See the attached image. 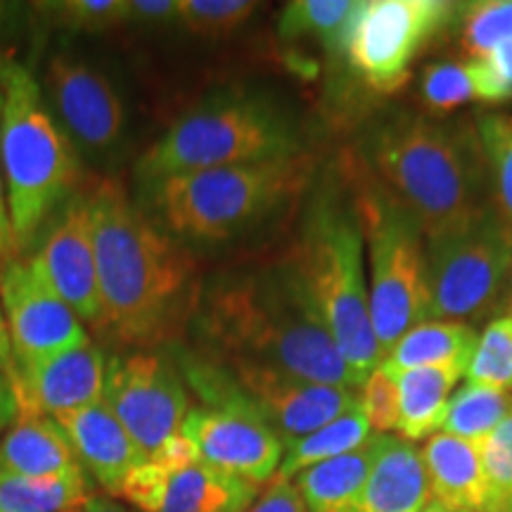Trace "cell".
I'll return each instance as SVG.
<instances>
[{
    "mask_svg": "<svg viewBox=\"0 0 512 512\" xmlns=\"http://www.w3.org/2000/svg\"><path fill=\"white\" fill-rule=\"evenodd\" d=\"M181 434L195 444L202 463L256 486L271 482L283 463V441L256 408H190Z\"/></svg>",
    "mask_w": 512,
    "mask_h": 512,
    "instance_id": "cell-15",
    "label": "cell"
},
{
    "mask_svg": "<svg viewBox=\"0 0 512 512\" xmlns=\"http://www.w3.org/2000/svg\"><path fill=\"white\" fill-rule=\"evenodd\" d=\"M0 373L8 377L12 389L17 387L19 382V366L15 358V349H12V339L8 332V323H5L3 306H0Z\"/></svg>",
    "mask_w": 512,
    "mask_h": 512,
    "instance_id": "cell-40",
    "label": "cell"
},
{
    "mask_svg": "<svg viewBox=\"0 0 512 512\" xmlns=\"http://www.w3.org/2000/svg\"><path fill=\"white\" fill-rule=\"evenodd\" d=\"M465 375L467 382L512 389V316L496 318L486 325Z\"/></svg>",
    "mask_w": 512,
    "mask_h": 512,
    "instance_id": "cell-32",
    "label": "cell"
},
{
    "mask_svg": "<svg viewBox=\"0 0 512 512\" xmlns=\"http://www.w3.org/2000/svg\"><path fill=\"white\" fill-rule=\"evenodd\" d=\"M219 361V358H216ZM283 446L309 437L361 403L356 389L302 380L245 361H221Z\"/></svg>",
    "mask_w": 512,
    "mask_h": 512,
    "instance_id": "cell-13",
    "label": "cell"
},
{
    "mask_svg": "<svg viewBox=\"0 0 512 512\" xmlns=\"http://www.w3.org/2000/svg\"><path fill=\"white\" fill-rule=\"evenodd\" d=\"M477 133L489 169L491 200L512 228V114H484Z\"/></svg>",
    "mask_w": 512,
    "mask_h": 512,
    "instance_id": "cell-31",
    "label": "cell"
},
{
    "mask_svg": "<svg viewBox=\"0 0 512 512\" xmlns=\"http://www.w3.org/2000/svg\"><path fill=\"white\" fill-rule=\"evenodd\" d=\"M0 105H3V95H0ZM3 164H0V254L8 252L12 247V228H10V214H8V197H5V190H3Z\"/></svg>",
    "mask_w": 512,
    "mask_h": 512,
    "instance_id": "cell-42",
    "label": "cell"
},
{
    "mask_svg": "<svg viewBox=\"0 0 512 512\" xmlns=\"http://www.w3.org/2000/svg\"><path fill=\"white\" fill-rule=\"evenodd\" d=\"M512 411L510 389L486 387V384L467 382L448 401L444 434L472 441H482L496 430Z\"/></svg>",
    "mask_w": 512,
    "mask_h": 512,
    "instance_id": "cell-30",
    "label": "cell"
},
{
    "mask_svg": "<svg viewBox=\"0 0 512 512\" xmlns=\"http://www.w3.org/2000/svg\"><path fill=\"white\" fill-rule=\"evenodd\" d=\"M105 328L124 342L147 344L162 335L190 278V261L124 185L102 181L86 197Z\"/></svg>",
    "mask_w": 512,
    "mask_h": 512,
    "instance_id": "cell-3",
    "label": "cell"
},
{
    "mask_svg": "<svg viewBox=\"0 0 512 512\" xmlns=\"http://www.w3.org/2000/svg\"><path fill=\"white\" fill-rule=\"evenodd\" d=\"M79 467L67 434L48 415L17 418L0 437V475L50 477Z\"/></svg>",
    "mask_w": 512,
    "mask_h": 512,
    "instance_id": "cell-23",
    "label": "cell"
},
{
    "mask_svg": "<svg viewBox=\"0 0 512 512\" xmlns=\"http://www.w3.org/2000/svg\"><path fill=\"white\" fill-rule=\"evenodd\" d=\"M420 98L427 110L446 114L465 102L479 100L498 105L510 98L498 86L491 74L486 60H467V62H434L427 64L420 74Z\"/></svg>",
    "mask_w": 512,
    "mask_h": 512,
    "instance_id": "cell-26",
    "label": "cell"
},
{
    "mask_svg": "<svg viewBox=\"0 0 512 512\" xmlns=\"http://www.w3.org/2000/svg\"><path fill=\"white\" fill-rule=\"evenodd\" d=\"M29 261L64 302L72 306L81 323L105 328L86 197H74L64 204L38 252Z\"/></svg>",
    "mask_w": 512,
    "mask_h": 512,
    "instance_id": "cell-17",
    "label": "cell"
},
{
    "mask_svg": "<svg viewBox=\"0 0 512 512\" xmlns=\"http://www.w3.org/2000/svg\"><path fill=\"white\" fill-rule=\"evenodd\" d=\"M178 19V0H128L126 22L166 24Z\"/></svg>",
    "mask_w": 512,
    "mask_h": 512,
    "instance_id": "cell-39",
    "label": "cell"
},
{
    "mask_svg": "<svg viewBox=\"0 0 512 512\" xmlns=\"http://www.w3.org/2000/svg\"><path fill=\"white\" fill-rule=\"evenodd\" d=\"M465 373V363H441L394 375L399 389V432L403 439L418 441L432 437L444 427L451 392Z\"/></svg>",
    "mask_w": 512,
    "mask_h": 512,
    "instance_id": "cell-24",
    "label": "cell"
},
{
    "mask_svg": "<svg viewBox=\"0 0 512 512\" xmlns=\"http://www.w3.org/2000/svg\"><path fill=\"white\" fill-rule=\"evenodd\" d=\"M432 318H482L512 271V228L494 202L467 226L425 242Z\"/></svg>",
    "mask_w": 512,
    "mask_h": 512,
    "instance_id": "cell-9",
    "label": "cell"
},
{
    "mask_svg": "<svg viewBox=\"0 0 512 512\" xmlns=\"http://www.w3.org/2000/svg\"><path fill=\"white\" fill-rule=\"evenodd\" d=\"M88 498L83 467L50 477L0 475V512H76Z\"/></svg>",
    "mask_w": 512,
    "mask_h": 512,
    "instance_id": "cell-27",
    "label": "cell"
},
{
    "mask_svg": "<svg viewBox=\"0 0 512 512\" xmlns=\"http://www.w3.org/2000/svg\"><path fill=\"white\" fill-rule=\"evenodd\" d=\"M197 330L219 361H245L302 380L358 389L287 259L223 273L204 290Z\"/></svg>",
    "mask_w": 512,
    "mask_h": 512,
    "instance_id": "cell-1",
    "label": "cell"
},
{
    "mask_svg": "<svg viewBox=\"0 0 512 512\" xmlns=\"http://www.w3.org/2000/svg\"><path fill=\"white\" fill-rule=\"evenodd\" d=\"M287 261L297 271L356 384L363 387L382 358L370 320L363 230L354 204L335 192H320Z\"/></svg>",
    "mask_w": 512,
    "mask_h": 512,
    "instance_id": "cell-4",
    "label": "cell"
},
{
    "mask_svg": "<svg viewBox=\"0 0 512 512\" xmlns=\"http://www.w3.org/2000/svg\"><path fill=\"white\" fill-rule=\"evenodd\" d=\"M41 88L62 131L83 150L102 155L119 143L126 126L124 102L98 67L74 55H55Z\"/></svg>",
    "mask_w": 512,
    "mask_h": 512,
    "instance_id": "cell-14",
    "label": "cell"
},
{
    "mask_svg": "<svg viewBox=\"0 0 512 512\" xmlns=\"http://www.w3.org/2000/svg\"><path fill=\"white\" fill-rule=\"evenodd\" d=\"M0 164L15 242H27L76 183L72 140L22 64L0 62Z\"/></svg>",
    "mask_w": 512,
    "mask_h": 512,
    "instance_id": "cell-5",
    "label": "cell"
},
{
    "mask_svg": "<svg viewBox=\"0 0 512 512\" xmlns=\"http://www.w3.org/2000/svg\"><path fill=\"white\" fill-rule=\"evenodd\" d=\"M477 446L486 477V501L479 512H512V411Z\"/></svg>",
    "mask_w": 512,
    "mask_h": 512,
    "instance_id": "cell-33",
    "label": "cell"
},
{
    "mask_svg": "<svg viewBox=\"0 0 512 512\" xmlns=\"http://www.w3.org/2000/svg\"><path fill=\"white\" fill-rule=\"evenodd\" d=\"M247 512H309L292 482H271Z\"/></svg>",
    "mask_w": 512,
    "mask_h": 512,
    "instance_id": "cell-38",
    "label": "cell"
},
{
    "mask_svg": "<svg viewBox=\"0 0 512 512\" xmlns=\"http://www.w3.org/2000/svg\"><path fill=\"white\" fill-rule=\"evenodd\" d=\"M361 408L366 413L370 430H375V434H389L392 430H399V389H396V377L382 363L363 382Z\"/></svg>",
    "mask_w": 512,
    "mask_h": 512,
    "instance_id": "cell-37",
    "label": "cell"
},
{
    "mask_svg": "<svg viewBox=\"0 0 512 512\" xmlns=\"http://www.w3.org/2000/svg\"><path fill=\"white\" fill-rule=\"evenodd\" d=\"M256 484L207 463L169 467L147 460L121 484L124 498L140 512H247Z\"/></svg>",
    "mask_w": 512,
    "mask_h": 512,
    "instance_id": "cell-16",
    "label": "cell"
},
{
    "mask_svg": "<svg viewBox=\"0 0 512 512\" xmlns=\"http://www.w3.org/2000/svg\"><path fill=\"white\" fill-rule=\"evenodd\" d=\"M422 512H451V510L441 508V505H439V503H430V505H427V508H425V510H422Z\"/></svg>",
    "mask_w": 512,
    "mask_h": 512,
    "instance_id": "cell-44",
    "label": "cell"
},
{
    "mask_svg": "<svg viewBox=\"0 0 512 512\" xmlns=\"http://www.w3.org/2000/svg\"><path fill=\"white\" fill-rule=\"evenodd\" d=\"M382 434H373L356 451L306 467L292 479L309 512H358L363 489L380 451Z\"/></svg>",
    "mask_w": 512,
    "mask_h": 512,
    "instance_id": "cell-22",
    "label": "cell"
},
{
    "mask_svg": "<svg viewBox=\"0 0 512 512\" xmlns=\"http://www.w3.org/2000/svg\"><path fill=\"white\" fill-rule=\"evenodd\" d=\"M55 422L67 434L79 465L91 472L107 496L117 498L121 484L147 463L145 453L128 437L105 401L64 413Z\"/></svg>",
    "mask_w": 512,
    "mask_h": 512,
    "instance_id": "cell-19",
    "label": "cell"
},
{
    "mask_svg": "<svg viewBox=\"0 0 512 512\" xmlns=\"http://www.w3.org/2000/svg\"><path fill=\"white\" fill-rule=\"evenodd\" d=\"M373 437L370 434V425L366 413H363L361 403L351 408L349 413L339 415L337 420L328 422L325 427H320L309 437L294 441V444L285 446L283 463H280L278 472L271 482H292L299 472H304L306 467L325 463L344 453L356 451L358 446H363Z\"/></svg>",
    "mask_w": 512,
    "mask_h": 512,
    "instance_id": "cell-28",
    "label": "cell"
},
{
    "mask_svg": "<svg viewBox=\"0 0 512 512\" xmlns=\"http://www.w3.org/2000/svg\"><path fill=\"white\" fill-rule=\"evenodd\" d=\"M105 366V356L91 342L27 363L19 368L15 387L17 418L48 415L55 420L102 401Z\"/></svg>",
    "mask_w": 512,
    "mask_h": 512,
    "instance_id": "cell-18",
    "label": "cell"
},
{
    "mask_svg": "<svg viewBox=\"0 0 512 512\" xmlns=\"http://www.w3.org/2000/svg\"><path fill=\"white\" fill-rule=\"evenodd\" d=\"M76 512H81V510H76Z\"/></svg>",
    "mask_w": 512,
    "mask_h": 512,
    "instance_id": "cell-45",
    "label": "cell"
},
{
    "mask_svg": "<svg viewBox=\"0 0 512 512\" xmlns=\"http://www.w3.org/2000/svg\"><path fill=\"white\" fill-rule=\"evenodd\" d=\"M311 174V157L294 155L164 176L147 185L152 207L171 233L226 242L297 197Z\"/></svg>",
    "mask_w": 512,
    "mask_h": 512,
    "instance_id": "cell-6",
    "label": "cell"
},
{
    "mask_svg": "<svg viewBox=\"0 0 512 512\" xmlns=\"http://www.w3.org/2000/svg\"><path fill=\"white\" fill-rule=\"evenodd\" d=\"M366 169L415 216L427 242L453 233L489 207V169L479 133L394 112L370 126Z\"/></svg>",
    "mask_w": 512,
    "mask_h": 512,
    "instance_id": "cell-2",
    "label": "cell"
},
{
    "mask_svg": "<svg viewBox=\"0 0 512 512\" xmlns=\"http://www.w3.org/2000/svg\"><path fill=\"white\" fill-rule=\"evenodd\" d=\"M361 3L354 0H297L285 5L278 34L285 41L316 38L332 55H344L347 36Z\"/></svg>",
    "mask_w": 512,
    "mask_h": 512,
    "instance_id": "cell-29",
    "label": "cell"
},
{
    "mask_svg": "<svg viewBox=\"0 0 512 512\" xmlns=\"http://www.w3.org/2000/svg\"><path fill=\"white\" fill-rule=\"evenodd\" d=\"M460 41L470 60L486 57L503 43L512 41V0L475 3L463 15Z\"/></svg>",
    "mask_w": 512,
    "mask_h": 512,
    "instance_id": "cell-34",
    "label": "cell"
},
{
    "mask_svg": "<svg viewBox=\"0 0 512 512\" xmlns=\"http://www.w3.org/2000/svg\"><path fill=\"white\" fill-rule=\"evenodd\" d=\"M354 209L368 245L370 320L380 358H387L408 332L432 318L422 228L373 174L358 181Z\"/></svg>",
    "mask_w": 512,
    "mask_h": 512,
    "instance_id": "cell-8",
    "label": "cell"
},
{
    "mask_svg": "<svg viewBox=\"0 0 512 512\" xmlns=\"http://www.w3.org/2000/svg\"><path fill=\"white\" fill-rule=\"evenodd\" d=\"M102 401L147 458L181 434L190 411L178 368L152 351L107 358Z\"/></svg>",
    "mask_w": 512,
    "mask_h": 512,
    "instance_id": "cell-11",
    "label": "cell"
},
{
    "mask_svg": "<svg viewBox=\"0 0 512 512\" xmlns=\"http://www.w3.org/2000/svg\"><path fill=\"white\" fill-rule=\"evenodd\" d=\"M259 3L247 0H178V19L183 29L204 38H223L242 27Z\"/></svg>",
    "mask_w": 512,
    "mask_h": 512,
    "instance_id": "cell-35",
    "label": "cell"
},
{
    "mask_svg": "<svg viewBox=\"0 0 512 512\" xmlns=\"http://www.w3.org/2000/svg\"><path fill=\"white\" fill-rule=\"evenodd\" d=\"M81 512H131L126 505H121L117 498L107 494H93L83 505Z\"/></svg>",
    "mask_w": 512,
    "mask_h": 512,
    "instance_id": "cell-43",
    "label": "cell"
},
{
    "mask_svg": "<svg viewBox=\"0 0 512 512\" xmlns=\"http://www.w3.org/2000/svg\"><path fill=\"white\" fill-rule=\"evenodd\" d=\"M302 155L297 124L259 95L228 93L181 114L138 159L145 183L164 176Z\"/></svg>",
    "mask_w": 512,
    "mask_h": 512,
    "instance_id": "cell-7",
    "label": "cell"
},
{
    "mask_svg": "<svg viewBox=\"0 0 512 512\" xmlns=\"http://www.w3.org/2000/svg\"><path fill=\"white\" fill-rule=\"evenodd\" d=\"M458 5L441 0H370L351 22L344 57L358 79L375 93H394L411 76L415 57L441 29Z\"/></svg>",
    "mask_w": 512,
    "mask_h": 512,
    "instance_id": "cell-10",
    "label": "cell"
},
{
    "mask_svg": "<svg viewBox=\"0 0 512 512\" xmlns=\"http://www.w3.org/2000/svg\"><path fill=\"white\" fill-rule=\"evenodd\" d=\"M430 498L422 453L411 441L382 434L358 512H422Z\"/></svg>",
    "mask_w": 512,
    "mask_h": 512,
    "instance_id": "cell-20",
    "label": "cell"
},
{
    "mask_svg": "<svg viewBox=\"0 0 512 512\" xmlns=\"http://www.w3.org/2000/svg\"><path fill=\"white\" fill-rule=\"evenodd\" d=\"M46 8H50V15L62 27L93 34L126 24L128 0H67V3H50Z\"/></svg>",
    "mask_w": 512,
    "mask_h": 512,
    "instance_id": "cell-36",
    "label": "cell"
},
{
    "mask_svg": "<svg viewBox=\"0 0 512 512\" xmlns=\"http://www.w3.org/2000/svg\"><path fill=\"white\" fill-rule=\"evenodd\" d=\"M420 453L434 503L451 512L484 508L486 477L477 444L439 432L427 439Z\"/></svg>",
    "mask_w": 512,
    "mask_h": 512,
    "instance_id": "cell-21",
    "label": "cell"
},
{
    "mask_svg": "<svg viewBox=\"0 0 512 512\" xmlns=\"http://www.w3.org/2000/svg\"><path fill=\"white\" fill-rule=\"evenodd\" d=\"M477 349V332L460 320H427L401 339L392 354L382 358L389 373L441 366V363H465L470 366Z\"/></svg>",
    "mask_w": 512,
    "mask_h": 512,
    "instance_id": "cell-25",
    "label": "cell"
},
{
    "mask_svg": "<svg viewBox=\"0 0 512 512\" xmlns=\"http://www.w3.org/2000/svg\"><path fill=\"white\" fill-rule=\"evenodd\" d=\"M17 422V396L8 377L0 373V432H8Z\"/></svg>",
    "mask_w": 512,
    "mask_h": 512,
    "instance_id": "cell-41",
    "label": "cell"
},
{
    "mask_svg": "<svg viewBox=\"0 0 512 512\" xmlns=\"http://www.w3.org/2000/svg\"><path fill=\"white\" fill-rule=\"evenodd\" d=\"M0 306L19 368L91 342L81 318L29 259H10L0 268Z\"/></svg>",
    "mask_w": 512,
    "mask_h": 512,
    "instance_id": "cell-12",
    "label": "cell"
}]
</instances>
